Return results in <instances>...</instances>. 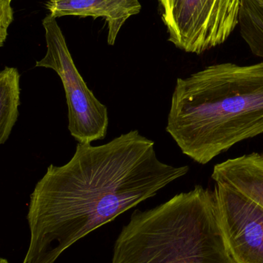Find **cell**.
<instances>
[{
  "label": "cell",
  "instance_id": "cell-1",
  "mask_svg": "<svg viewBox=\"0 0 263 263\" xmlns=\"http://www.w3.org/2000/svg\"><path fill=\"white\" fill-rule=\"evenodd\" d=\"M189 172L157 158L154 142L131 130L100 145L78 143L51 164L29 196L23 263H56L69 247Z\"/></svg>",
  "mask_w": 263,
  "mask_h": 263
},
{
  "label": "cell",
  "instance_id": "cell-2",
  "mask_svg": "<svg viewBox=\"0 0 263 263\" xmlns=\"http://www.w3.org/2000/svg\"><path fill=\"white\" fill-rule=\"evenodd\" d=\"M166 131L201 165L263 134V62L218 63L178 78Z\"/></svg>",
  "mask_w": 263,
  "mask_h": 263
},
{
  "label": "cell",
  "instance_id": "cell-3",
  "mask_svg": "<svg viewBox=\"0 0 263 263\" xmlns=\"http://www.w3.org/2000/svg\"><path fill=\"white\" fill-rule=\"evenodd\" d=\"M111 263H235L214 190L196 185L154 208L135 210L116 239Z\"/></svg>",
  "mask_w": 263,
  "mask_h": 263
},
{
  "label": "cell",
  "instance_id": "cell-4",
  "mask_svg": "<svg viewBox=\"0 0 263 263\" xmlns=\"http://www.w3.org/2000/svg\"><path fill=\"white\" fill-rule=\"evenodd\" d=\"M56 18L50 14L43 18L46 53L36 66L52 69L59 76L66 96L68 129L78 143L91 144L106 137L108 108L97 100L76 67Z\"/></svg>",
  "mask_w": 263,
  "mask_h": 263
},
{
  "label": "cell",
  "instance_id": "cell-5",
  "mask_svg": "<svg viewBox=\"0 0 263 263\" xmlns=\"http://www.w3.org/2000/svg\"><path fill=\"white\" fill-rule=\"evenodd\" d=\"M168 41L188 53L223 44L239 26L242 0H159Z\"/></svg>",
  "mask_w": 263,
  "mask_h": 263
},
{
  "label": "cell",
  "instance_id": "cell-6",
  "mask_svg": "<svg viewBox=\"0 0 263 263\" xmlns=\"http://www.w3.org/2000/svg\"><path fill=\"white\" fill-rule=\"evenodd\" d=\"M218 216L235 263H263V208L226 185L214 187Z\"/></svg>",
  "mask_w": 263,
  "mask_h": 263
},
{
  "label": "cell",
  "instance_id": "cell-7",
  "mask_svg": "<svg viewBox=\"0 0 263 263\" xmlns=\"http://www.w3.org/2000/svg\"><path fill=\"white\" fill-rule=\"evenodd\" d=\"M46 7L55 18L65 15L103 17L108 24L110 46L115 43L127 20L142 10L138 0H47Z\"/></svg>",
  "mask_w": 263,
  "mask_h": 263
},
{
  "label": "cell",
  "instance_id": "cell-8",
  "mask_svg": "<svg viewBox=\"0 0 263 263\" xmlns=\"http://www.w3.org/2000/svg\"><path fill=\"white\" fill-rule=\"evenodd\" d=\"M212 178L263 208V152L242 155L216 164Z\"/></svg>",
  "mask_w": 263,
  "mask_h": 263
},
{
  "label": "cell",
  "instance_id": "cell-9",
  "mask_svg": "<svg viewBox=\"0 0 263 263\" xmlns=\"http://www.w3.org/2000/svg\"><path fill=\"white\" fill-rule=\"evenodd\" d=\"M20 105V74L14 67L0 72V144L9 139L18 120Z\"/></svg>",
  "mask_w": 263,
  "mask_h": 263
},
{
  "label": "cell",
  "instance_id": "cell-10",
  "mask_svg": "<svg viewBox=\"0 0 263 263\" xmlns=\"http://www.w3.org/2000/svg\"><path fill=\"white\" fill-rule=\"evenodd\" d=\"M239 26L251 52L263 58V2L242 0Z\"/></svg>",
  "mask_w": 263,
  "mask_h": 263
},
{
  "label": "cell",
  "instance_id": "cell-11",
  "mask_svg": "<svg viewBox=\"0 0 263 263\" xmlns=\"http://www.w3.org/2000/svg\"><path fill=\"white\" fill-rule=\"evenodd\" d=\"M12 0H0V46H3L8 35V28L13 21Z\"/></svg>",
  "mask_w": 263,
  "mask_h": 263
},
{
  "label": "cell",
  "instance_id": "cell-12",
  "mask_svg": "<svg viewBox=\"0 0 263 263\" xmlns=\"http://www.w3.org/2000/svg\"><path fill=\"white\" fill-rule=\"evenodd\" d=\"M0 263H9V261L7 260V259H3V258H2L1 259H0Z\"/></svg>",
  "mask_w": 263,
  "mask_h": 263
},
{
  "label": "cell",
  "instance_id": "cell-13",
  "mask_svg": "<svg viewBox=\"0 0 263 263\" xmlns=\"http://www.w3.org/2000/svg\"><path fill=\"white\" fill-rule=\"evenodd\" d=\"M261 1L263 2V0H261Z\"/></svg>",
  "mask_w": 263,
  "mask_h": 263
}]
</instances>
